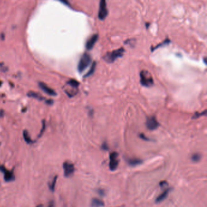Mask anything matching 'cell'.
I'll return each mask as SVG.
<instances>
[{"label": "cell", "mask_w": 207, "mask_h": 207, "mask_svg": "<svg viewBox=\"0 0 207 207\" xmlns=\"http://www.w3.org/2000/svg\"><path fill=\"white\" fill-rule=\"evenodd\" d=\"M140 82L142 85L145 87L152 86L154 80L151 73L146 70H142L140 73Z\"/></svg>", "instance_id": "1"}, {"label": "cell", "mask_w": 207, "mask_h": 207, "mask_svg": "<svg viewBox=\"0 0 207 207\" xmlns=\"http://www.w3.org/2000/svg\"><path fill=\"white\" fill-rule=\"evenodd\" d=\"M125 52V51L123 47H121L120 49L114 50L112 52H108L107 54L104 56L103 59L109 63H113L117 59V58L123 56Z\"/></svg>", "instance_id": "2"}, {"label": "cell", "mask_w": 207, "mask_h": 207, "mask_svg": "<svg viewBox=\"0 0 207 207\" xmlns=\"http://www.w3.org/2000/svg\"><path fill=\"white\" fill-rule=\"evenodd\" d=\"M92 61V58L91 55L84 53V54L81 57L78 65V70L80 73L83 72L90 65Z\"/></svg>", "instance_id": "3"}, {"label": "cell", "mask_w": 207, "mask_h": 207, "mask_svg": "<svg viewBox=\"0 0 207 207\" xmlns=\"http://www.w3.org/2000/svg\"><path fill=\"white\" fill-rule=\"evenodd\" d=\"M119 154L117 152H113L109 154V167L111 171H114L117 168L119 164V160L118 159Z\"/></svg>", "instance_id": "4"}, {"label": "cell", "mask_w": 207, "mask_h": 207, "mask_svg": "<svg viewBox=\"0 0 207 207\" xmlns=\"http://www.w3.org/2000/svg\"><path fill=\"white\" fill-rule=\"evenodd\" d=\"M108 15V10L107 8V1L105 0H102L100 2L99 5V10L98 17L100 20H103L107 17Z\"/></svg>", "instance_id": "5"}, {"label": "cell", "mask_w": 207, "mask_h": 207, "mask_svg": "<svg viewBox=\"0 0 207 207\" xmlns=\"http://www.w3.org/2000/svg\"><path fill=\"white\" fill-rule=\"evenodd\" d=\"M0 171H1L4 174V180L6 182H12L15 180V176L13 170L12 171L8 170V169L4 166L2 165H0Z\"/></svg>", "instance_id": "6"}, {"label": "cell", "mask_w": 207, "mask_h": 207, "mask_svg": "<svg viewBox=\"0 0 207 207\" xmlns=\"http://www.w3.org/2000/svg\"><path fill=\"white\" fill-rule=\"evenodd\" d=\"M63 168L64 169V176L66 177L72 176L76 170L74 165L69 162H65L63 163Z\"/></svg>", "instance_id": "7"}, {"label": "cell", "mask_w": 207, "mask_h": 207, "mask_svg": "<svg viewBox=\"0 0 207 207\" xmlns=\"http://www.w3.org/2000/svg\"><path fill=\"white\" fill-rule=\"evenodd\" d=\"M146 125L148 129L150 131H154L158 128L160 124H159L154 116H151L147 118Z\"/></svg>", "instance_id": "8"}, {"label": "cell", "mask_w": 207, "mask_h": 207, "mask_svg": "<svg viewBox=\"0 0 207 207\" xmlns=\"http://www.w3.org/2000/svg\"><path fill=\"white\" fill-rule=\"evenodd\" d=\"M98 39V35L97 34H94L93 35L90 37L86 43V49L88 51L91 50L95 46V43H97Z\"/></svg>", "instance_id": "9"}, {"label": "cell", "mask_w": 207, "mask_h": 207, "mask_svg": "<svg viewBox=\"0 0 207 207\" xmlns=\"http://www.w3.org/2000/svg\"><path fill=\"white\" fill-rule=\"evenodd\" d=\"M39 86L40 87V88L42 90H43V91L45 92H46V94H47L49 95L54 96V95H57L55 91H54V89H52V88H49V86H47L46 84H45L43 83H39Z\"/></svg>", "instance_id": "10"}, {"label": "cell", "mask_w": 207, "mask_h": 207, "mask_svg": "<svg viewBox=\"0 0 207 207\" xmlns=\"http://www.w3.org/2000/svg\"><path fill=\"white\" fill-rule=\"evenodd\" d=\"M126 162L129 166H131L132 167H135L139 165L142 164L143 161L142 160V159H140V158H131L127 159Z\"/></svg>", "instance_id": "11"}, {"label": "cell", "mask_w": 207, "mask_h": 207, "mask_svg": "<svg viewBox=\"0 0 207 207\" xmlns=\"http://www.w3.org/2000/svg\"><path fill=\"white\" fill-rule=\"evenodd\" d=\"M169 191H170V189H169V188H167L165 190H164L163 193L159 195L156 198V203H160L162 201H163L165 199L167 198V196H168Z\"/></svg>", "instance_id": "12"}, {"label": "cell", "mask_w": 207, "mask_h": 207, "mask_svg": "<svg viewBox=\"0 0 207 207\" xmlns=\"http://www.w3.org/2000/svg\"><path fill=\"white\" fill-rule=\"evenodd\" d=\"M105 203L103 201L97 198H94L91 200V207H103Z\"/></svg>", "instance_id": "13"}, {"label": "cell", "mask_w": 207, "mask_h": 207, "mask_svg": "<svg viewBox=\"0 0 207 207\" xmlns=\"http://www.w3.org/2000/svg\"><path fill=\"white\" fill-rule=\"evenodd\" d=\"M23 137L25 142L27 143L28 144H32V143H34V141L32 140V139L30 138L28 131L24 130L23 131Z\"/></svg>", "instance_id": "14"}, {"label": "cell", "mask_w": 207, "mask_h": 207, "mask_svg": "<svg viewBox=\"0 0 207 207\" xmlns=\"http://www.w3.org/2000/svg\"><path fill=\"white\" fill-rule=\"evenodd\" d=\"M96 62H93V63L92 64L91 66V68H90V69L89 70V71L86 73V74L85 76H84V77H89L91 76H92V74L94 73L95 71V68H96Z\"/></svg>", "instance_id": "15"}, {"label": "cell", "mask_w": 207, "mask_h": 207, "mask_svg": "<svg viewBox=\"0 0 207 207\" xmlns=\"http://www.w3.org/2000/svg\"><path fill=\"white\" fill-rule=\"evenodd\" d=\"M57 176H55L54 178H53L52 182L51 183H49V188L51 191L52 192L55 191V185L57 183Z\"/></svg>", "instance_id": "16"}, {"label": "cell", "mask_w": 207, "mask_h": 207, "mask_svg": "<svg viewBox=\"0 0 207 207\" xmlns=\"http://www.w3.org/2000/svg\"><path fill=\"white\" fill-rule=\"evenodd\" d=\"M201 158H202V155L199 153H194L191 156V160L195 163L199 162L201 160Z\"/></svg>", "instance_id": "17"}, {"label": "cell", "mask_w": 207, "mask_h": 207, "mask_svg": "<svg viewBox=\"0 0 207 207\" xmlns=\"http://www.w3.org/2000/svg\"><path fill=\"white\" fill-rule=\"evenodd\" d=\"M67 84L72 88L76 89L78 88L79 84H80L78 82H77V80H73V79L70 80L67 82Z\"/></svg>", "instance_id": "18"}, {"label": "cell", "mask_w": 207, "mask_h": 207, "mask_svg": "<svg viewBox=\"0 0 207 207\" xmlns=\"http://www.w3.org/2000/svg\"><path fill=\"white\" fill-rule=\"evenodd\" d=\"M169 43H170V40H169V38H167L164 41H163L162 43H160V44H158V45H157L156 47H154V48H152V51H154V50L158 49V47H162V46H163L167 45H169Z\"/></svg>", "instance_id": "19"}, {"label": "cell", "mask_w": 207, "mask_h": 207, "mask_svg": "<svg viewBox=\"0 0 207 207\" xmlns=\"http://www.w3.org/2000/svg\"><path fill=\"white\" fill-rule=\"evenodd\" d=\"M28 95L29 97H34V98H37L38 100H42L43 99V97H42L41 95H40L39 94H36L35 92H29V93L28 94Z\"/></svg>", "instance_id": "20"}, {"label": "cell", "mask_w": 207, "mask_h": 207, "mask_svg": "<svg viewBox=\"0 0 207 207\" xmlns=\"http://www.w3.org/2000/svg\"><path fill=\"white\" fill-rule=\"evenodd\" d=\"M101 149H102V150L103 151H107L109 150V146L108 145V143L105 142L102 143V146H101Z\"/></svg>", "instance_id": "21"}, {"label": "cell", "mask_w": 207, "mask_h": 207, "mask_svg": "<svg viewBox=\"0 0 207 207\" xmlns=\"http://www.w3.org/2000/svg\"><path fill=\"white\" fill-rule=\"evenodd\" d=\"M206 111H205L204 112H203V113H196V114L193 115V117H192V119H198V118L200 117V116H202V115H206Z\"/></svg>", "instance_id": "22"}, {"label": "cell", "mask_w": 207, "mask_h": 207, "mask_svg": "<svg viewBox=\"0 0 207 207\" xmlns=\"http://www.w3.org/2000/svg\"><path fill=\"white\" fill-rule=\"evenodd\" d=\"M45 128H46V124H45V121H43V127H42V129H41L40 132V134H39V135H38V138L41 137V136L43 134L44 132H45Z\"/></svg>", "instance_id": "23"}, {"label": "cell", "mask_w": 207, "mask_h": 207, "mask_svg": "<svg viewBox=\"0 0 207 207\" xmlns=\"http://www.w3.org/2000/svg\"><path fill=\"white\" fill-rule=\"evenodd\" d=\"M139 137L140 138V139H142V140H145V141H151V139H149V138H148V137H147L144 134H143V133H141V134H139Z\"/></svg>", "instance_id": "24"}, {"label": "cell", "mask_w": 207, "mask_h": 207, "mask_svg": "<svg viewBox=\"0 0 207 207\" xmlns=\"http://www.w3.org/2000/svg\"><path fill=\"white\" fill-rule=\"evenodd\" d=\"M97 193L98 194L99 196H104L105 195V191L102 189H98L97 190Z\"/></svg>", "instance_id": "25"}, {"label": "cell", "mask_w": 207, "mask_h": 207, "mask_svg": "<svg viewBox=\"0 0 207 207\" xmlns=\"http://www.w3.org/2000/svg\"><path fill=\"white\" fill-rule=\"evenodd\" d=\"M159 185H160V187L161 188H164L165 186L168 185V183L166 181H162L160 182V183H159Z\"/></svg>", "instance_id": "26"}, {"label": "cell", "mask_w": 207, "mask_h": 207, "mask_svg": "<svg viewBox=\"0 0 207 207\" xmlns=\"http://www.w3.org/2000/svg\"><path fill=\"white\" fill-rule=\"evenodd\" d=\"M54 202H53V201H51L50 202H49V204L48 207H54ZM36 207H43V205H38Z\"/></svg>", "instance_id": "27"}, {"label": "cell", "mask_w": 207, "mask_h": 207, "mask_svg": "<svg viewBox=\"0 0 207 207\" xmlns=\"http://www.w3.org/2000/svg\"><path fill=\"white\" fill-rule=\"evenodd\" d=\"M0 145H1V143H0Z\"/></svg>", "instance_id": "28"}]
</instances>
